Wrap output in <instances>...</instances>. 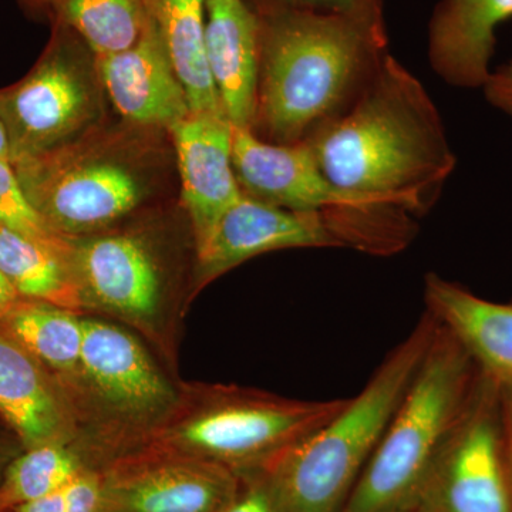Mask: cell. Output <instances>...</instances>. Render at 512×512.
Listing matches in <instances>:
<instances>
[{"instance_id": "obj_15", "label": "cell", "mask_w": 512, "mask_h": 512, "mask_svg": "<svg viewBox=\"0 0 512 512\" xmlns=\"http://www.w3.org/2000/svg\"><path fill=\"white\" fill-rule=\"evenodd\" d=\"M94 60L101 89L128 123L168 130L190 113L183 83L150 16L133 46Z\"/></svg>"}, {"instance_id": "obj_23", "label": "cell", "mask_w": 512, "mask_h": 512, "mask_svg": "<svg viewBox=\"0 0 512 512\" xmlns=\"http://www.w3.org/2000/svg\"><path fill=\"white\" fill-rule=\"evenodd\" d=\"M46 15L104 56L133 46L148 13L146 0H49Z\"/></svg>"}, {"instance_id": "obj_12", "label": "cell", "mask_w": 512, "mask_h": 512, "mask_svg": "<svg viewBox=\"0 0 512 512\" xmlns=\"http://www.w3.org/2000/svg\"><path fill=\"white\" fill-rule=\"evenodd\" d=\"M79 376L126 420L158 421L177 403L173 387L136 338L100 320H83Z\"/></svg>"}, {"instance_id": "obj_11", "label": "cell", "mask_w": 512, "mask_h": 512, "mask_svg": "<svg viewBox=\"0 0 512 512\" xmlns=\"http://www.w3.org/2000/svg\"><path fill=\"white\" fill-rule=\"evenodd\" d=\"M232 161L242 192L266 204L328 217L365 210L362 201L325 177L308 141L269 143L251 128L234 126Z\"/></svg>"}, {"instance_id": "obj_27", "label": "cell", "mask_w": 512, "mask_h": 512, "mask_svg": "<svg viewBox=\"0 0 512 512\" xmlns=\"http://www.w3.org/2000/svg\"><path fill=\"white\" fill-rule=\"evenodd\" d=\"M220 512H282L269 491L264 478L256 476L242 478L241 487L235 497Z\"/></svg>"}, {"instance_id": "obj_18", "label": "cell", "mask_w": 512, "mask_h": 512, "mask_svg": "<svg viewBox=\"0 0 512 512\" xmlns=\"http://www.w3.org/2000/svg\"><path fill=\"white\" fill-rule=\"evenodd\" d=\"M0 417L23 450L69 444L72 412L62 387L32 353L0 332Z\"/></svg>"}, {"instance_id": "obj_2", "label": "cell", "mask_w": 512, "mask_h": 512, "mask_svg": "<svg viewBox=\"0 0 512 512\" xmlns=\"http://www.w3.org/2000/svg\"><path fill=\"white\" fill-rule=\"evenodd\" d=\"M255 12L259 82L251 130L269 143H302L345 114L389 55L384 18Z\"/></svg>"}, {"instance_id": "obj_21", "label": "cell", "mask_w": 512, "mask_h": 512, "mask_svg": "<svg viewBox=\"0 0 512 512\" xmlns=\"http://www.w3.org/2000/svg\"><path fill=\"white\" fill-rule=\"evenodd\" d=\"M72 248V238L50 245L0 227V271L20 298L79 312L84 302L73 272Z\"/></svg>"}, {"instance_id": "obj_5", "label": "cell", "mask_w": 512, "mask_h": 512, "mask_svg": "<svg viewBox=\"0 0 512 512\" xmlns=\"http://www.w3.org/2000/svg\"><path fill=\"white\" fill-rule=\"evenodd\" d=\"M345 403L217 387L194 413L156 431L146 448L211 461L241 478L256 476L332 419Z\"/></svg>"}, {"instance_id": "obj_29", "label": "cell", "mask_w": 512, "mask_h": 512, "mask_svg": "<svg viewBox=\"0 0 512 512\" xmlns=\"http://www.w3.org/2000/svg\"><path fill=\"white\" fill-rule=\"evenodd\" d=\"M497 399L501 447L512 481V380L497 383Z\"/></svg>"}, {"instance_id": "obj_16", "label": "cell", "mask_w": 512, "mask_h": 512, "mask_svg": "<svg viewBox=\"0 0 512 512\" xmlns=\"http://www.w3.org/2000/svg\"><path fill=\"white\" fill-rule=\"evenodd\" d=\"M512 20V0H439L427 32L431 69L461 89H483L493 73L497 30Z\"/></svg>"}, {"instance_id": "obj_24", "label": "cell", "mask_w": 512, "mask_h": 512, "mask_svg": "<svg viewBox=\"0 0 512 512\" xmlns=\"http://www.w3.org/2000/svg\"><path fill=\"white\" fill-rule=\"evenodd\" d=\"M87 468L96 467L69 444H47L23 451L10 461L0 478V512H15L55 493Z\"/></svg>"}, {"instance_id": "obj_10", "label": "cell", "mask_w": 512, "mask_h": 512, "mask_svg": "<svg viewBox=\"0 0 512 512\" xmlns=\"http://www.w3.org/2000/svg\"><path fill=\"white\" fill-rule=\"evenodd\" d=\"M298 248H349V239L333 218L286 210L242 192L198 245V279L207 284L255 256Z\"/></svg>"}, {"instance_id": "obj_8", "label": "cell", "mask_w": 512, "mask_h": 512, "mask_svg": "<svg viewBox=\"0 0 512 512\" xmlns=\"http://www.w3.org/2000/svg\"><path fill=\"white\" fill-rule=\"evenodd\" d=\"M410 510L512 512V481L501 447L494 380L483 377L470 410L437 458Z\"/></svg>"}, {"instance_id": "obj_31", "label": "cell", "mask_w": 512, "mask_h": 512, "mask_svg": "<svg viewBox=\"0 0 512 512\" xmlns=\"http://www.w3.org/2000/svg\"><path fill=\"white\" fill-rule=\"evenodd\" d=\"M0 160L10 161L9 138L2 121H0Z\"/></svg>"}, {"instance_id": "obj_13", "label": "cell", "mask_w": 512, "mask_h": 512, "mask_svg": "<svg viewBox=\"0 0 512 512\" xmlns=\"http://www.w3.org/2000/svg\"><path fill=\"white\" fill-rule=\"evenodd\" d=\"M73 239L72 266L84 308L92 305L128 320L154 318L160 308V266L136 234Z\"/></svg>"}, {"instance_id": "obj_33", "label": "cell", "mask_w": 512, "mask_h": 512, "mask_svg": "<svg viewBox=\"0 0 512 512\" xmlns=\"http://www.w3.org/2000/svg\"><path fill=\"white\" fill-rule=\"evenodd\" d=\"M396 512H412V510H402V511H396Z\"/></svg>"}, {"instance_id": "obj_32", "label": "cell", "mask_w": 512, "mask_h": 512, "mask_svg": "<svg viewBox=\"0 0 512 512\" xmlns=\"http://www.w3.org/2000/svg\"><path fill=\"white\" fill-rule=\"evenodd\" d=\"M20 3L32 13H42V15H46L49 0H20Z\"/></svg>"}, {"instance_id": "obj_7", "label": "cell", "mask_w": 512, "mask_h": 512, "mask_svg": "<svg viewBox=\"0 0 512 512\" xmlns=\"http://www.w3.org/2000/svg\"><path fill=\"white\" fill-rule=\"evenodd\" d=\"M52 23L35 66L0 89V121L12 164L66 146L99 124L103 89L93 52L72 30Z\"/></svg>"}, {"instance_id": "obj_30", "label": "cell", "mask_w": 512, "mask_h": 512, "mask_svg": "<svg viewBox=\"0 0 512 512\" xmlns=\"http://www.w3.org/2000/svg\"><path fill=\"white\" fill-rule=\"evenodd\" d=\"M20 299L22 298H20L18 291L13 288L6 275L0 271V319L5 318L18 305Z\"/></svg>"}, {"instance_id": "obj_6", "label": "cell", "mask_w": 512, "mask_h": 512, "mask_svg": "<svg viewBox=\"0 0 512 512\" xmlns=\"http://www.w3.org/2000/svg\"><path fill=\"white\" fill-rule=\"evenodd\" d=\"M12 165L40 217L67 238L110 227L136 210L148 191L141 168L96 130Z\"/></svg>"}, {"instance_id": "obj_25", "label": "cell", "mask_w": 512, "mask_h": 512, "mask_svg": "<svg viewBox=\"0 0 512 512\" xmlns=\"http://www.w3.org/2000/svg\"><path fill=\"white\" fill-rule=\"evenodd\" d=\"M0 227L50 245H63L70 241V238L53 231L40 217L23 191L15 167L5 160H0Z\"/></svg>"}, {"instance_id": "obj_1", "label": "cell", "mask_w": 512, "mask_h": 512, "mask_svg": "<svg viewBox=\"0 0 512 512\" xmlns=\"http://www.w3.org/2000/svg\"><path fill=\"white\" fill-rule=\"evenodd\" d=\"M306 141L336 188L413 218L433 207L457 164L426 87L390 53L356 103Z\"/></svg>"}, {"instance_id": "obj_19", "label": "cell", "mask_w": 512, "mask_h": 512, "mask_svg": "<svg viewBox=\"0 0 512 512\" xmlns=\"http://www.w3.org/2000/svg\"><path fill=\"white\" fill-rule=\"evenodd\" d=\"M424 302L426 312L460 342L485 377L497 383L512 380V301H488L466 286L429 274Z\"/></svg>"}, {"instance_id": "obj_17", "label": "cell", "mask_w": 512, "mask_h": 512, "mask_svg": "<svg viewBox=\"0 0 512 512\" xmlns=\"http://www.w3.org/2000/svg\"><path fill=\"white\" fill-rule=\"evenodd\" d=\"M205 50L232 126L252 128L259 82V20L249 0H205Z\"/></svg>"}, {"instance_id": "obj_4", "label": "cell", "mask_w": 512, "mask_h": 512, "mask_svg": "<svg viewBox=\"0 0 512 512\" xmlns=\"http://www.w3.org/2000/svg\"><path fill=\"white\" fill-rule=\"evenodd\" d=\"M483 377L473 357L437 322L429 349L342 512L410 510Z\"/></svg>"}, {"instance_id": "obj_26", "label": "cell", "mask_w": 512, "mask_h": 512, "mask_svg": "<svg viewBox=\"0 0 512 512\" xmlns=\"http://www.w3.org/2000/svg\"><path fill=\"white\" fill-rule=\"evenodd\" d=\"M255 10H308L332 15L384 18V0H249Z\"/></svg>"}, {"instance_id": "obj_3", "label": "cell", "mask_w": 512, "mask_h": 512, "mask_svg": "<svg viewBox=\"0 0 512 512\" xmlns=\"http://www.w3.org/2000/svg\"><path fill=\"white\" fill-rule=\"evenodd\" d=\"M437 322L424 313L362 390L259 476L282 512H342L429 349Z\"/></svg>"}, {"instance_id": "obj_28", "label": "cell", "mask_w": 512, "mask_h": 512, "mask_svg": "<svg viewBox=\"0 0 512 512\" xmlns=\"http://www.w3.org/2000/svg\"><path fill=\"white\" fill-rule=\"evenodd\" d=\"M483 90L491 106L512 116V60L493 70Z\"/></svg>"}, {"instance_id": "obj_22", "label": "cell", "mask_w": 512, "mask_h": 512, "mask_svg": "<svg viewBox=\"0 0 512 512\" xmlns=\"http://www.w3.org/2000/svg\"><path fill=\"white\" fill-rule=\"evenodd\" d=\"M0 332L32 353L59 382L79 375L83 320L77 312L22 298L0 319Z\"/></svg>"}, {"instance_id": "obj_20", "label": "cell", "mask_w": 512, "mask_h": 512, "mask_svg": "<svg viewBox=\"0 0 512 512\" xmlns=\"http://www.w3.org/2000/svg\"><path fill=\"white\" fill-rule=\"evenodd\" d=\"M191 111L224 113L205 50V0H146Z\"/></svg>"}, {"instance_id": "obj_9", "label": "cell", "mask_w": 512, "mask_h": 512, "mask_svg": "<svg viewBox=\"0 0 512 512\" xmlns=\"http://www.w3.org/2000/svg\"><path fill=\"white\" fill-rule=\"evenodd\" d=\"M99 470L100 512H220L242 481L220 464L146 447Z\"/></svg>"}, {"instance_id": "obj_14", "label": "cell", "mask_w": 512, "mask_h": 512, "mask_svg": "<svg viewBox=\"0 0 512 512\" xmlns=\"http://www.w3.org/2000/svg\"><path fill=\"white\" fill-rule=\"evenodd\" d=\"M168 131L177 154L181 197L198 247L242 195L232 161L234 126L225 113L190 111Z\"/></svg>"}]
</instances>
